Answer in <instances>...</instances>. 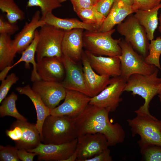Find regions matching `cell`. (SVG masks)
Segmentation results:
<instances>
[{
    "mask_svg": "<svg viewBox=\"0 0 161 161\" xmlns=\"http://www.w3.org/2000/svg\"><path fill=\"white\" fill-rule=\"evenodd\" d=\"M84 51L91 66L97 73L112 77L120 75V61L118 56H97L87 51Z\"/></svg>",
    "mask_w": 161,
    "mask_h": 161,
    "instance_id": "cell-20",
    "label": "cell"
},
{
    "mask_svg": "<svg viewBox=\"0 0 161 161\" xmlns=\"http://www.w3.org/2000/svg\"><path fill=\"white\" fill-rule=\"evenodd\" d=\"M159 69L149 75L134 74L126 81L124 92H132V95L141 96L144 99L143 105L139 108L148 112L149 103L153 97L158 94L160 78L158 77Z\"/></svg>",
    "mask_w": 161,
    "mask_h": 161,
    "instance_id": "cell-6",
    "label": "cell"
},
{
    "mask_svg": "<svg viewBox=\"0 0 161 161\" xmlns=\"http://www.w3.org/2000/svg\"><path fill=\"white\" fill-rule=\"evenodd\" d=\"M18 149L15 146L10 145H0V161H19L17 152Z\"/></svg>",
    "mask_w": 161,
    "mask_h": 161,
    "instance_id": "cell-33",
    "label": "cell"
},
{
    "mask_svg": "<svg viewBox=\"0 0 161 161\" xmlns=\"http://www.w3.org/2000/svg\"><path fill=\"white\" fill-rule=\"evenodd\" d=\"M16 23H12L6 20L2 15L0 16V34H6L11 35L19 30Z\"/></svg>",
    "mask_w": 161,
    "mask_h": 161,
    "instance_id": "cell-36",
    "label": "cell"
},
{
    "mask_svg": "<svg viewBox=\"0 0 161 161\" xmlns=\"http://www.w3.org/2000/svg\"><path fill=\"white\" fill-rule=\"evenodd\" d=\"M126 80L120 76L110 78L108 85L97 95L91 97L89 104L115 111L122 100L120 97L124 92Z\"/></svg>",
    "mask_w": 161,
    "mask_h": 161,
    "instance_id": "cell-10",
    "label": "cell"
},
{
    "mask_svg": "<svg viewBox=\"0 0 161 161\" xmlns=\"http://www.w3.org/2000/svg\"><path fill=\"white\" fill-rule=\"evenodd\" d=\"M41 142L59 144L70 142L78 137L73 117L66 116H48L42 126Z\"/></svg>",
    "mask_w": 161,
    "mask_h": 161,
    "instance_id": "cell-2",
    "label": "cell"
},
{
    "mask_svg": "<svg viewBox=\"0 0 161 161\" xmlns=\"http://www.w3.org/2000/svg\"><path fill=\"white\" fill-rule=\"evenodd\" d=\"M148 53L145 58L148 64L155 66L161 71L160 58L161 55V37L159 36L155 39L150 41L148 47Z\"/></svg>",
    "mask_w": 161,
    "mask_h": 161,
    "instance_id": "cell-30",
    "label": "cell"
},
{
    "mask_svg": "<svg viewBox=\"0 0 161 161\" xmlns=\"http://www.w3.org/2000/svg\"><path fill=\"white\" fill-rule=\"evenodd\" d=\"M97 0H70L76 13L83 9L94 7Z\"/></svg>",
    "mask_w": 161,
    "mask_h": 161,
    "instance_id": "cell-38",
    "label": "cell"
},
{
    "mask_svg": "<svg viewBox=\"0 0 161 161\" xmlns=\"http://www.w3.org/2000/svg\"><path fill=\"white\" fill-rule=\"evenodd\" d=\"M159 26L158 27V30L159 32L161 33V12L159 18Z\"/></svg>",
    "mask_w": 161,
    "mask_h": 161,
    "instance_id": "cell-43",
    "label": "cell"
},
{
    "mask_svg": "<svg viewBox=\"0 0 161 161\" xmlns=\"http://www.w3.org/2000/svg\"><path fill=\"white\" fill-rule=\"evenodd\" d=\"M81 61L86 85L91 97L99 94L108 85L110 77L106 75H100L91 66L85 51L83 50Z\"/></svg>",
    "mask_w": 161,
    "mask_h": 161,
    "instance_id": "cell-19",
    "label": "cell"
},
{
    "mask_svg": "<svg viewBox=\"0 0 161 161\" xmlns=\"http://www.w3.org/2000/svg\"><path fill=\"white\" fill-rule=\"evenodd\" d=\"M116 0H97L94 6L96 10L106 17Z\"/></svg>",
    "mask_w": 161,
    "mask_h": 161,
    "instance_id": "cell-37",
    "label": "cell"
},
{
    "mask_svg": "<svg viewBox=\"0 0 161 161\" xmlns=\"http://www.w3.org/2000/svg\"><path fill=\"white\" fill-rule=\"evenodd\" d=\"M115 29L101 32L97 30L83 32V47L86 51L95 55L109 57L118 56L121 54L119 44L121 38L114 39L112 36Z\"/></svg>",
    "mask_w": 161,
    "mask_h": 161,
    "instance_id": "cell-4",
    "label": "cell"
},
{
    "mask_svg": "<svg viewBox=\"0 0 161 161\" xmlns=\"http://www.w3.org/2000/svg\"><path fill=\"white\" fill-rule=\"evenodd\" d=\"M76 13L82 21L87 24L96 26L98 30L106 18L99 12L94 7L82 10Z\"/></svg>",
    "mask_w": 161,
    "mask_h": 161,
    "instance_id": "cell-29",
    "label": "cell"
},
{
    "mask_svg": "<svg viewBox=\"0 0 161 161\" xmlns=\"http://www.w3.org/2000/svg\"><path fill=\"white\" fill-rule=\"evenodd\" d=\"M62 60L64 65L65 76L61 82L66 89L77 91L91 97L86 87L83 68L78 64L64 55Z\"/></svg>",
    "mask_w": 161,
    "mask_h": 161,
    "instance_id": "cell-15",
    "label": "cell"
},
{
    "mask_svg": "<svg viewBox=\"0 0 161 161\" xmlns=\"http://www.w3.org/2000/svg\"><path fill=\"white\" fill-rule=\"evenodd\" d=\"M160 8L161 3L151 9L138 10L134 15L139 23L144 28L149 41L154 39V32L158 25V15Z\"/></svg>",
    "mask_w": 161,
    "mask_h": 161,
    "instance_id": "cell-24",
    "label": "cell"
},
{
    "mask_svg": "<svg viewBox=\"0 0 161 161\" xmlns=\"http://www.w3.org/2000/svg\"><path fill=\"white\" fill-rule=\"evenodd\" d=\"M119 44L121 49V54L118 56L120 61V76L126 81L133 74L149 75L158 69L154 65L147 64L145 58L124 39L121 38Z\"/></svg>",
    "mask_w": 161,
    "mask_h": 161,
    "instance_id": "cell-5",
    "label": "cell"
},
{
    "mask_svg": "<svg viewBox=\"0 0 161 161\" xmlns=\"http://www.w3.org/2000/svg\"><path fill=\"white\" fill-rule=\"evenodd\" d=\"M146 161H161V146L148 145L140 147Z\"/></svg>",
    "mask_w": 161,
    "mask_h": 161,
    "instance_id": "cell-32",
    "label": "cell"
},
{
    "mask_svg": "<svg viewBox=\"0 0 161 161\" xmlns=\"http://www.w3.org/2000/svg\"><path fill=\"white\" fill-rule=\"evenodd\" d=\"M77 139V161H85L101 152L109 146L107 138L100 133H86L78 136Z\"/></svg>",
    "mask_w": 161,
    "mask_h": 161,
    "instance_id": "cell-11",
    "label": "cell"
},
{
    "mask_svg": "<svg viewBox=\"0 0 161 161\" xmlns=\"http://www.w3.org/2000/svg\"><path fill=\"white\" fill-rule=\"evenodd\" d=\"M59 2L60 3H63V2H65L66 1V0H58Z\"/></svg>",
    "mask_w": 161,
    "mask_h": 161,
    "instance_id": "cell-45",
    "label": "cell"
},
{
    "mask_svg": "<svg viewBox=\"0 0 161 161\" xmlns=\"http://www.w3.org/2000/svg\"><path fill=\"white\" fill-rule=\"evenodd\" d=\"M16 90L19 94L27 96L33 103L37 114L36 125L41 137L43 123L47 117L50 115L51 110L45 105L40 96L29 85L23 87H17Z\"/></svg>",
    "mask_w": 161,
    "mask_h": 161,
    "instance_id": "cell-22",
    "label": "cell"
},
{
    "mask_svg": "<svg viewBox=\"0 0 161 161\" xmlns=\"http://www.w3.org/2000/svg\"><path fill=\"white\" fill-rule=\"evenodd\" d=\"M84 30L75 29L65 32L61 49L63 55L76 63L81 61L83 51Z\"/></svg>",
    "mask_w": 161,
    "mask_h": 161,
    "instance_id": "cell-18",
    "label": "cell"
},
{
    "mask_svg": "<svg viewBox=\"0 0 161 161\" xmlns=\"http://www.w3.org/2000/svg\"><path fill=\"white\" fill-rule=\"evenodd\" d=\"M18 78L14 73L7 76L5 79L1 81L0 86V103L6 97L12 86L18 81Z\"/></svg>",
    "mask_w": 161,
    "mask_h": 161,
    "instance_id": "cell-34",
    "label": "cell"
},
{
    "mask_svg": "<svg viewBox=\"0 0 161 161\" xmlns=\"http://www.w3.org/2000/svg\"><path fill=\"white\" fill-rule=\"evenodd\" d=\"M161 2V0H134L132 7L135 13L138 10L152 9L160 4Z\"/></svg>",
    "mask_w": 161,
    "mask_h": 161,
    "instance_id": "cell-35",
    "label": "cell"
},
{
    "mask_svg": "<svg viewBox=\"0 0 161 161\" xmlns=\"http://www.w3.org/2000/svg\"><path fill=\"white\" fill-rule=\"evenodd\" d=\"M129 5L132 6L134 0H121Z\"/></svg>",
    "mask_w": 161,
    "mask_h": 161,
    "instance_id": "cell-42",
    "label": "cell"
},
{
    "mask_svg": "<svg viewBox=\"0 0 161 161\" xmlns=\"http://www.w3.org/2000/svg\"><path fill=\"white\" fill-rule=\"evenodd\" d=\"M160 82L159 85V89L158 92V94L159 95L161 96V78H160Z\"/></svg>",
    "mask_w": 161,
    "mask_h": 161,
    "instance_id": "cell-44",
    "label": "cell"
},
{
    "mask_svg": "<svg viewBox=\"0 0 161 161\" xmlns=\"http://www.w3.org/2000/svg\"><path fill=\"white\" fill-rule=\"evenodd\" d=\"M0 9L6 13L7 21L11 23H16L18 21L25 18L24 12L14 0H0Z\"/></svg>",
    "mask_w": 161,
    "mask_h": 161,
    "instance_id": "cell-28",
    "label": "cell"
},
{
    "mask_svg": "<svg viewBox=\"0 0 161 161\" xmlns=\"http://www.w3.org/2000/svg\"><path fill=\"white\" fill-rule=\"evenodd\" d=\"M10 35L0 34V70L11 65L15 56L11 48Z\"/></svg>",
    "mask_w": 161,
    "mask_h": 161,
    "instance_id": "cell-27",
    "label": "cell"
},
{
    "mask_svg": "<svg viewBox=\"0 0 161 161\" xmlns=\"http://www.w3.org/2000/svg\"><path fill=\"white\" fill-rule=\"evenodd\" d=\"M159 98L160 100V102L161 103V96L159 95Z\"/></svg>",
    "mask_w": 161,
    "mask_h": 161,
    "instance_id": "cell-46",
    "label": "cell"
},
{
    "mask_svg": "<svg viewBox=\"0 0 161 161\" xmlns=\"http://www.w3.org/2000/svg\"><path fill=\"white\" fill-rule=\"evenodd\" d=\"M18 96L14 92L2 101L0 106V117L10 116L16 118L17 120L27 121V120L18 111L16 106V102Z\"/></svg>",
    "mask_w": 161,
    "mask_h": 161,
    "instance_id": "cell-26",
    "label": "cell"
},
{
    "mask_svg": "<svg viewBox=\"0 0 161 161\" xmlns=\"http://www.w3.org/2000/svg\"><path fill=\"white\" fill-rule=\"evenodd\" d=\"M6 134L15 142V146L18 149H33L41 143L36 124L27 121L17 120L11 124L9 129L6 130Z\"/></svg>",
    "mask_w": 161,
    "mask_h": 161,
    "instance_id": "cell-9",
    "label": "cell"
},
{
    "mask_svg": "<svg viewBox=\"0 0 161 161\" xmlns=\"http://www.w3.org/2000/svg\"><path fill=\"white\" fill-rule=\"evenodd\" d=\"M108 109L89 104L80 114L73 117L78 136L86 133H100L104 135L109 146L123 143L125 140V131L118 123L110 121Z\"/></svg>",
    "mask_w": 161,
    "mask_h": 161,
    "instance_id": "cell-1",
    "label": "cell"
},
{
    "mask_svg": "<svg viewBox=\"0 0 161 161\" xmlns=\"http://www.w3.org/2000/svg\"><path fill=\"white\" fill-rule=\"evenodd\" d=\"M77 138L73 141L59 144L41 143L35 148L27 150L37 154L39 161H64L76 150Z\"/></svg>",
    "mask_w": 161,
    "mask_h": 161,
    "instance_id": "cell-12",
    "label": "cell"
},
{
    "mask_svg": "<svg viewBox=\"0 0 161 161\" xmlns=\"http://www.w3.org/2000/svg\"><path fill=\"white\" fill-rule=\"evenodd\" d=\"M62 57H45L37 62V71L41 80L60 82L64 80L65 71Z\"/></svg>",
    "mask_w": 161,
    "mask_h": 161,
    "instance_id": "cell-17",
    "label": "cell"
},
{
    "mask_svg": "<svg viewBox=\"0 0 161 161\" xmlns=\"http://www.w3.org/2000/svg\"><path fill=\"white\" fill-rule=\"evenodd\" d=\"M61 6L58 0H28L26 7H39L41 9L42 19L49 14L52 13L53 10Z\"/></svg>",
    "mask_w": 161,
    "mask_h": 161,
    "instance_id": "cell-31",
    "label": "cell"
},
{
    "mask_svg": "<svg viewBox=\"0 0 161 161\" xmlns=\"http://www.w3.org/2000/svg\"><path fill=\"white\" fill-rule=\"evenodd\" d=\"M40 28L36 52L37 62L45 57H62L61 45L65 31L46 24Z\"/></svg>",
    "mask_w": 161,
    "mask_h": 161,
    "instance_id": "cell-7",
    "label": "cell"
},
{
    "mask_svg": "<svg viewBox=\"0 0 161 161\" xmlns=\"http://www.w3.org/2000/svg\"><path fill=\"white\" fill-rule=\"evenodd\" d=\"M110 150L108 148L93 157L86 160L85 161H112Z\"/></svg>",
    "mask_w": 161,
    "mask_h": 161,
    "instance_id": "cell-39",
    "label": "cell"
},
{
    "mask_svg": "<svg viewBox=\"0 0 161 161\" xmlns=\"http://www.w3.org/2000/svg\"><path fill=\"white\" fill-rule=\"evenodd\" d=\"M17 155L20 160L22 161H33L37 154L35 153L27 151L24 149H18Z\"/></svg>",
    "mask_w": 161,
    "mask_h": 161,
    "instance_id": "cell-40",
    "label": "cell"
},
{
    "mask_svg": "<svg viewBox=\"0 0 161 161\" xmlns=\"http://www.w3.org/2000/svg\"><path fill=\"white\" fill-rule=\"evenodd\" d=\"M78 157V152L76 149L74 153L70 156L68 158L65 160L64 161H75Z\"/></svg>",
    "mask_w": 161,
    "mask_h": 161,
    "instance_id": "cell-41",
    "label": "cell"
},
{
    "mask_svg": "<svg viewBox=\"0 0 161 161\" xmlns=\"http://www.w3.org/2000/svg\"><path fill=\"white\" fill-rule=\"evenodd\" d=\"M134 13L132 6L121 0H116L98 31L105 32L112 30Z\"/></svg>",
    "mask_w": 161,
    "mask_h": 161,
    "instance_id": "cell-21",
    "label": "cell"
},
{
    "mask_svg": "<svg viewBox=\"0 0 161 161\" xmlns=\"http://www.w3.org/2000/svg\"><path fill=\"white\" fill-rule=\"evenodd\" d=\"M136 116L127 120L132 136L139 135L140 147L155 145L161 146V120H159L146 112L139 109L135 111Z\"/></svg>",
    "mask_w": 161,
    "mask_h": 161,
    "instance_id": "cell-3",
    "label": "cell"
},
{
    "mask_svg": "<svg viewBox=\"0 0 161 161\" xmlns=\"http://www.w3.org/2000/svg\"><path fill=\"white\" fill-rule=\"evenodd\" d=\"M42 20L46 24L65 31L75 29L89 31L98 30L97 27L95 25L85 23L75 18H60L55 16L52 13L47 15Z\"/></svg>",
    "mask_w": 161,
    "mask_h": 161,
    "instance_id": "cell-23",
    "label": "cell"
},
{
    "mask_svg": "<svg viewBox=\"0 0 161 161\" xmlns=\"http://www.w3.org/2000/svg\"><path fill=\"white\" fill-rule=\"evenodd\" d=\"M41 14L39 11H36L30 21L25 24L21 31L11 40L12 50L15 56L17 53H21L31 43L37 29L46 24L41 19Z\"/></svg>",
    "mask_w": 161,
    "mask_h": 161,
    "instance_id": "cell-16",
    "label": "cell"
},
{
    "mask_svg": "<svg viewBox=\"0 0 161 161\" xmlns=\"http://www.w3.org/2000/svg\"><path fill=\"white\" fill-rule=\"evenodd\" d=\"M38 39V31L37 30L35 32L34 39L29 46L22 53L20 59L14 64L8 66L9 70L22 62H24L25 67L27 69L30 68V63L33 65V70L32 71L31 80L32 82L41 80L36 70L37 62H36L35 56L36 54L37 46Z\"/></svg>",
    "mask_w": 161,
    "mask_h": 161,
    "instance_id": "cell-25",
    "label": "cell"
},
{
    "mask_svg": "<svg viewBox=\"0 0 161 161\" xmlns=\"http://www.w3.org/2000/svg\"><path fill=\"white\" fill-rule=\"evenodd\" d=\"M117 29L119 34L124 37V40L136 51L145 58L148 55L149 41L144 28L134 15H130L117 25Z\"/></svg>",
    "mask_w": 161,
    "mask_h": 161,
    "instance_id": "cell-8",
    "label": "cell"
},
{
    "mask_svg": "<svg viewBox=\"0 0 161 161\" xmlns=\"http://www.w3.org/2000/svg\"><path fill=\"white\" fill-rule=\"evenodd\" d=\"M91 97L79 92L66 89L64 102L51 110L50 115L74 117L82 112L89 104Z\"/></svg>",
    "mask_w": 161,
    "mask_h": 161,
    "instance_id": "cell-13",
    "label": "cell"
},
{
    "mask_svg": "<svg viewBox=\"0 0 161 161\" xmlns=\"http://www.w3.org/2000/svg\"><path fill=\"white\" fill-rule=\"evenodd\" d=\"M32 88L51 110L64 99L66 94V89L58 81L41 80L33 82Z\"/></svg>",
    "mask_w": 161,
    "mask_h": 161,
    "instance_id": "cell-14",
    "label": "cell"
}]
</instances>
